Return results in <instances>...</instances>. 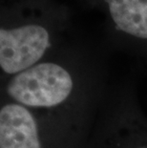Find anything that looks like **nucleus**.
<instances>
[{
  "instance_id": "nucleus-1",
  "label": "nucleus",
  "mask_w": 147,
  "mask_h": 148,
  "mask_svg": "<svg viewBox=\"0 0 147 148\" xmlns=\"http://www.w3.org/2000/svg\"><path fill=\"white\" fill-rule=\"evenodd\" d=\"M73 89L68 72L55 63H40L17 74L9 82L8 92L22 104L52 107L64 101Z\"/></svg>"
},
{
  "instance_id": "nucleus-3",
  "label": "nucleus",
  "mask_w": 147,
  "mask_h": 148,
  "mask_svg": "<svg viewBox=\"0 0 147 148\" xmlns=\"http://www.w3.org/2000/svg\"><path fill=\"white\" fill-rule=\"evenodd\" d=\"M0 147L41 148L36 121L23 106L8 104L0 111Z\"/></svg>"
},
{
  "instance_id": "nucleus-4",
  "label": "nucleus",
  "mask_w": 147,
  "mask_h": 148,
  "mask_svg": "<svg viewBox=\"0 0 147 148\" xmlns=\"http://www.w3.org/2000/svg\"><path fill=\"white\" fill-rule=\"evenodd\" d=\"M105 3L118 29L147 39V0H105Z\"/></svg>"
},
{
  "instance_id": "nucleus-2",
  "label": "nucleus",
  "mask_w": 147,
  "mask_h": 148,
  "mask_svg": "<svg viewBox=\"0 0 147 148\" xmlns=\"http://www.w3.org/2000/svg\"><path fill=\"white\" fill-rule=\"evenodd\" d=\"M50 46L44 27L29 24L0 30V66L7 74H19L42 58Z\"/></svg>"
}]
</instances>
